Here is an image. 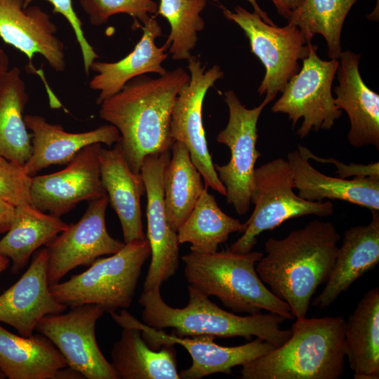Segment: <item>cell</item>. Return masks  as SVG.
Returning <instances> with one entry per match:
<instances>
[{
  "mask_svg": "<svg viewBox=\"0 0 379 379\" xmlns=\"http://www.w3.org/2000/svg\"><path fill=\"white\" fill-rule=\"evenodd\" d=\"M29 96L21 72L10 69L0 90V155L22 168L32 153L23 112Z\"/></svg>",
  "mask_w": 379,
  "mask_h": 379,
  "instance_id": "obj_29",
  "label": "cell"
},
{
  "mask_svg": "<svg viewBox=\"0 0 379 379\" xmlns=\"http://www.w3.org/2000/svg\"><path fill=\"white\" fill-rule=\"evenodd\" d=\"M187 62L190 80L180 90L173 107L171 137L173 142H181L187 147L205 187L225 196L226 189L218 178L208 151L202 117L204 98L224 74L218 65L207 69L195 55H192Z\"/></svg>",
  "mask_w": 379,
  "mask_h": 379,
  "instance_id": "obj_11",
  "label": "cell"
},
{
  "mask_svg": "<svg viewBox=\"0 0 379 379\" xmlns=\"http://www.w3.org/2000/svg\"><path fill=\"white\" fill-rule=\"evenodd\" d=\"M207 0H159L156 15L166 19L171 30L164 44L175 60H188L194 49L198 33L205 23L201 13Z\"/></svg>",
  "mask_w": 379,
  "mask_h": 379,
  "instance_id": "obj_33",
  "label": "cell"
},
{
  "mask_svg": "<svg viewBox=\"0 0 379 379\" xmlns=\"http://www.w3.org/2000/svg\"><path fill=\"white\" fill-rule=\"evenodd\" d=\"M163 174L164 202L167 221L177 232L189 216L206 187L187 147L175 141Z\"/></svg>",
  "mask_w": 379,
  "mask_h": 379,
  "instance_id": "obj_30",
  "label": "cell"
},
{
  "mask_svg": "<svg viewBox=\"0 0 379 379\" xmlns=\"http://www.w3.org/2000/svg\"><path fill=\"white\" fill-rule=\"evenodd\" d=\"M294 188L302 199L313 202L337 199L379 211V178H335L317 171L298 150L287 154Z\"/></svg>",
  "mask_w": 379,
  "mask_h": 379,
  "instance_id": "obj_24",
  "label": "cell"
},
{
  "mask_svg": "<svg viewBox=\"0 0 379 379\" xmlns=\"http://www.w3.org/2000/svg\"><path fill=\"white\" fill-rule=\"evenodd\" d=\"M46 248L37 251L22 277L0 295V322L24 337L33 334L45 316L64 312L67 306L51 295L47 279Z\"/></svg>",
  "mask_w": 379,
  "mask_h": 379,
  "instance_id": "obj_18",
  "label": "cell"
},
{
  "mask_svg": "<svg viewBox=\"0 0 379 379\" xmlns=\"http://www.w3.org/2000/svg\"><path fill=\"white\" fill-rule=\"evenodd\" d=\"M151 255L147 238L125 244L117 253L95 260L82 273L49 286L53 298L67 307L93 304L112 313L130 307L142 267Z\"/></svg>",
  "mask_w": 379,
  "mask_h": 379,
  "instance_id": "obj_6",
  "label": "cell"
},
{
  "mask_svg": "<svg viewBox=\"0 0 379 379\" xmlns=\"http://www.w3.org/2000/svg\"><path fill=\"white\" fill-rule=\"evenodd\" d=\"M360 54L342 51L336 72V106L349 118L347 140L354 147L373 146L379 149V95L368 88L359 72Z\"/></svg>",
  "mask_w": 379,
  "mask_h": 379,
  "instance_id": "obj_19",
  "label": "cell"
},
{
  "mask_svg": "<svg viewBox=\"0 0 379 379\" xmlns=\"http://www.w3.org/2000/svg\"><path fill=\"white\" fill-rule=\"evenodd\" d=\"M274 99L265 95L258 106L248 109L242 105L234 91L225 93L229 118L216 140L229 148L230 159L226 164H214V167L226 189L227 202L239 215H244L250 209L255 165L260 157L256 149L258 121L265 106Z\"/></svg>",
  "mask_w": 379,
  "mask_h": 379,
  "instance_id": "obj_10",
  "label": "cell"
},
{
  "mask_svg": "<svg viewBox=\"0 0 379 379\" xmlns=\"http://www.w3.org/2000/svg\"><path fill=\"white\" fill-rule=\"evenodd\" d=\"M188 302L182 308H174L163 300L160 288L142 291L139 303L142 307V320L156 329L171 328L178 337L208 335L215 338L242 337L261 338L277 347L291 336V329H281L286 320L269 312L240 316L226 311L209 299V296L188 286Z\"/></svg>",
  "mask_w": 379,
  "mask_h": 379,
  "instance_id": "obj_4",
  "label": "cell"
},
{
  "mask_svg": "<svg viewBox=\"0 0 379 379\" xmlns=\"http://www.w3.org/2000/svg\"><path fill=\"white\" fill-rule=\"evenodd\" d=\"M367 225L347 229L338 246L336 258L326 286L312 302L324 309L330 306L350 286L379 262V213L371 211Z\"/></svg>",
  "mask_w": 379,
  "mask_h": 379,
  "instance_id": "obj_21",
  "label": "cell"
},
{
  "mask_svg": "<svg viewBox=\"0 0 379 379\" xmlns=\"http://www.w3.org/2000/svg\"><path fill=\"white\" fill-rule=\"evenodd\" d=\"M171 158L170 150L147 156L140 169L147 196V238L151 248V261L143 291L160 288L175 274L179 267V243L176 232L166 215L163 174Z\"/></svg>",
  "mask_w": 379,
  "mask_h": 379,
  "instance_id": "obj_16",
  "label": "cell"
},
{
  "mask_svg": "<svg viewBox=\"0 0 379 379\" xmlns=\"http://www.w3.org/2000/svg\"><path fill=\"white\" fill-rule=\"evenodd\" d=\"M9 263V258L5 256L0 255V273L4 272L8 267Z\"/></svg>",
  "mask_w": 379,
  "mask_h": 379,
  "instance_id": "obj_42",
  "label": "cell"
},
{
  "mask_svg": "<svg viewBox=\"0 0 379 379\" xmlns=\"http://www.w3.org/2000/svg\"><path fill=\"white\" fill-rule=\"evenodd\" d=\"M122 328L111 351L110 364L117 379H180L175 345L155 350L145 341L140 329Z\"/></svg>",
  "mask_w": 379,
  "mask_h": 379,
  "instance_id": "obj_27",
  "label": "cell"
},
{
  "mask_svg": "<svg viewBox=\"0 0 379 379\" xmlns=\"http://www.w3.org/2000/svg\"><path fill=\"white\" fill-rule=\"evenodd\" d=\"M309 47L302 67L287 83L271 109L274 113L287 114L293 128L302 119L297 131L300 138L307 136L311 131L331 129L343 113L331 92L338 60H322L317 53V46L310 41Z\"/></svg>",
  "mask_w": 379,
  "mask_h": 379,
  "instance_id": "obj_8",
  "label": "cell"
},
{
  "mask_svg": "<svg viewBox=\"0 0 379 379\" xmlns=\"http://www.w3.org/2000/svg\"><path fill=\"white\" fill-rule=\"evenodd\" d=\"M101 143L81 149L62 170L32 177L29 204L60 218L81 201L107 195L102 184L99 152Z\"/></svg>",
  "mask_w": 379,
  "mask_h": 379,
  "instance_id": "obj_15",
  "label": "cell"
},
{
  "mask_svg": "<svg viewBox=\"0 0 379 379\" xmlns=\"http://www.w3.org/2000/svg\"><path fill=\"white\" fill-rule=\"evenodd\" d=\"M304 0H271L278 14L287 20L298 8Z\"/></svg>",
  "mask_w": 379,
  "mask_h": 379,
  "instance_id": "obj_38",
  "label": "cell"
},
{
  "mask_svg": "<svg viewBox=\"0 0 379 379\" xmlns=\"http://www.w3.org/2000/svg\"><path fill=\"white\" fill-rule=\"evenodd\" d=\"M110 314L121 328L140 329L143 339L153 350H158L166 345L182 346L191 356L192 364L180 372V378L201 379L216 373L231 374L233 367L242 366L275 348L271 343L259 338L239 346H221L214 342L215 337L211 335L178 337L173 333L167 334L161 329L146 325L126 310Z\"/></svg>",
  "mask_w": 379,
  "mask_h": 379,
  "instance_id": "obj_12",
  "label": "cell"
},
{
  "mask_svg": "<svg viewBox=\"0 0 379 379\" xmlns=\"http://www.w3.org/2000/svg\"><path fill=\"white\" fill-rule=\"evenodd\" d=\"M107 195L90 201L81 219L46 245L48 254L47 279L55 284L79 266H89L102 255H112L125 245L107 232L105 213Z\"/></svg>",
  "mask_w": 379,
  "mask_h": 379,
  "instance_id": "obj_14",
  "label": "cell"
},
{
  "mask_svg": "<svg viewBox=\"0 0 379 379\" xmlns=\"http://www.w3.org/2000/svg\"><path fill=\"white\" fill-rule=\"evenodd\" d=\"M378 1L379 0H377V5L375 8V9L373 10V11L369 15V17L371 18V19H373V20H377L378 18V15H379V13H378V10H379V7H378Z\"/></svg>",
  "mask_w": 379,
  "mask_h": 379,
  "instance_id": "obj_43",
  "label": "cell"
},
{
  "mask_svg": "<svg viewBox=\"0 0 379 379\" xmlns=\"http://www.w3.org/2000/svg\"><path fill=\"white\" fill-rule=\"evenodd\" d=\"M79 4L95 26L105 24L112 15L124 13L135 20L146 22L149 14L157 13L158 5L154 0H79Z\"/></svg>",
  "mask_w": 379,
  "mask_h": 379,
  "instance_id": "obj_34",
  "label": "cell"
},
{
  "mask_svg": "<svg viewBox=\"0 0 379 379\" xmlns=\"http://www.w3.org/2000/svg\"><path fill=\"white\" fill-rule=\"evenodd\" d=\"M34 0H23L25 8L28 7ZM53 6V12L62 15L69 22L74 33L84 62V71L89 74L91 66L99 56L93 47L86 39L82 29V22L74 10L72 0H45Z\"/></svg>",
  "mask_w": 379,
  "mask_h": 379,
  "instance_id": "obj_36",
  "label": "cell"
},
{
  "mask_svg": "<svg viewBox=\"0 0 379 379\" xmlns=\"http://www.w3.org/2000/svg\"><path fill=\"white\" fill-rule=\"evenodd\" d=\"M253 8L254 12L260 16V18L267 24L274 25L273 21L268 16L267 12L263 11L256 0H247Z\"/></svg>",
  "mask_w": 379,
  "mask_h": 379,
  "instance_id": "obj_41",
  "label": "cell"
},
{
  "mask_svg": "<svg viewBox=\"0 0 379 379\" xmlns=\"http://www.w3.org/2000/svg\"><path fill=\"white\" fill-rule=\"evenodd\" d=\"M300 154L307 159H312L323 164H333L337 168V174L342 178L371 177L379 178V163L367 165L360 164H345L333 158H321L314 155L310 149L302 145L298 146Z\"/></svg>",
  "mask_w": 379,
  "mask_h": 379,
  "instance_id": "obj_37",
  "label": "cell"
},
{
  "mask_svg": "<svg viewBox=\"0 0 379 379\" xmlns=\"http://www.w3.org/2000/svg\"><path fill=\"white\" fill-rule=\"evenodd\" d=\"M5 378H6V376L4 375V374L0 370V379H4Z\"/></svg>",
  "mask_w": 379,
  "mask_h": 379,
  "instance_id": "obj_44",
  "label": "cell"
},
{
  "mask_svg": "<svg viewBox=\"0 0 379 379\" xmlns=\"http://www.w3.org/2000/svg\"><path fill=\"white\" fill-rule=\"evenodd\" d=\"M67 227L60 218L29 204L16 206L11 225L0 240V255L12 261L11 272L18 274L37 248L48 244Z\"/></svg>",
  "mask_w": 379,
  "mask_h": 379,
  "instance_id": "obj_28",
  "label": "cell"
},
{
  "mask_svg": "<svg viewBox=\"0 0 379 379\" xmlns=\"http://www.w3.org/2000/svg\"><path fill=\"white\" fill-rule=\"evenodd\" d=\"M262 255L258 251L238 253L227 248L208 254L190 251L181 258L189 285L209 297L215 296L232 311L253 314L266 310L293 319L288 304L258 275L255 265Z\"/></svg>",
  "mask_w": 379,
  "mask_h": 379,
  "instance_id": "obj_5",
  "label": "cell"
},
{
  "mask_svg": "<svg viewBox=\"0 0 379 379\" xmlns=\"http://www.w3.org/2000/svg\"><path fill=\"white\" fill-rule=\"evenodd\" d=\"M99 160L102 184L119 219L124 243L145 239L140 198L145 188L141 173L131 169L118 142L112 149L102 147Z\"/></svg>",
  "mask_w": 379,
  "mask_h": 379,
  "instance_id": "obj_22",
  "label": "cell"
},
{
  "mask_svg": "<svg viewBox=\"0 0 379 379\" xmlns=\"http://www.w3.org/2000/svg\"><path fill=\"white\" fill-rule=\"evenodd\" d=\"M189 80L181 67L157 78L141 75L100 103L99 116L119 131L118 142L134 173H140L147 156L171 150L173 107Z\"/></svg>",
  "mask_w": 379,
  "mask_h": 379,
  "instance_id": "obj_1",
  "label": "cell"
},
{
  "mask_svg": "<svg viewBox=\"0 0 379 379\" xmlns=\"http://www.w3.org/2000/svg\"><path fill=\"white\" fill-rule=\"evenodd\" d=\"M15 207L0 199V234L7 232L13 222Z\"/></svg>",
  "mask_w": 379,
  "mask_h": 379,
  "instance_id": "obj_39",
  "label": "cell"
},
{
  "mask_svg": "<svg viewBox=\"0 0 379 379\" xmlns=\"http://www.w3.org/2000/svg\"><path fill=\"white\" fill-rule=\"evenodd\" d=\"M342 316L298 319L281 345L241 366V379H338L345 354Z\"/></svg>",
  "mask_w": 379,
  "mask_h": 379,
  "instance_id": "obj_3",
  "label": "cell"
},
{
  "mask_svg": "<svg viewBox=\"0 0 379 379\" xmlns=\"http://www.w3.org/2000/svg\"><path fill=\"white\" fill-rule=\"evenodd\" d=\"M358 0H304L287 20L311 41L316 34L326 40L328 56L338 60L342 53L340 36L345 20Z\"/></svg>",
  "mask_w": 379,
  "mask_h": 379,
  "instance_id": "obj_32",
  "label": "cell"
},
{
  "mask_svg": "<svg viewBox=\"0 0 379 379\" xmlns=\"http://www.w3.org/2000/svg\"><path fill=\"white\" fill-rule=\"evenodd\" d=\"M10 60L5 51L0 47V90L10 70Z\"/></svg>",
  "mask_w": 379,
  "mask_h": 379,
  "instance_id": "obj_40",
  "label": "cell"
},
{
  "mask_svg": "<svg viewBox=\"0 0 379 379\" xmlns=\"http://www.w3.org/2000/svg\"><path fill=\"white\" fill-rule=\"evenodd\" d=\"M212 1H214V2H218V0H211Z\"/></svg>",
  "mask_w": 379,
  "mask_h": 379,
  "instance_id": "obj_45",
  "label": "cell"
},
{
  "mask_svg": "<svg viewBox=\"0 0 379 379\" xmlns=\"http://www.w3.org/2000/svg\"><path fill=\"white\" fill-rule=\"evenodd\" d=\"M68 366L55 345L44 335H17L0 324V370L9 379H55Z\"/></svg>",
  "mask_w": 379,
  "mask_h": 379,
  "instance_id": "obj_25",
  "label": "cell"
},
{
  "mask_svg": "<svg viewBox=\"0 0 379 379\" xmlns=\"http://www.w3.org/2000/svg\"><path fill=\"white\" fill-rule=\"evenodd\" d=\"M104 310L85 304L70 307L67 313L44 317L35 330L58 348L69 367L87 379H117L95 338V324Z\"/></svg>",
  "mask_w": 379,
  "mask_h": 379,
  "instance_id": "obj_13",
  "label": "cell"
},
{
  "mask_svg": "<svg viewBox=\"0 0 379 379\" xmlns=\"http://www.w3.org/2000/svg\"><path fill=\"white\" fill-rule=\"evenodd\" d=\"M27 129L32 131V153L22 167L29 176L53 164H67L84 147L93 143L107 146L119 142L120 134L112 124L82 133H69L60 124L48 123L39 115L24 116Z\"/></svg>",
  "mask_w": 379,
  "mask_h": 379,
  "instance_id": "obj_20",
  "label": "cell"
},
{
  "mask_svg": "<svg viewBox=\"0 0 379 379\" xmlns=\"http://www.w3.org/2000/svg\"><path fill=\"white\" fill-rule=\"evenodd\" d=\"M56 32L50 15L39 6L25 8L23 0H0V37L25 54L29 63L39 54L55 71L65 70V46Z\"/></svg>",
  "mask_w": 379,
  "mask_h": 379,
  "instance_id": "obj_17",
  "label": "cell"
},
{
  "mask_svg": "<svg viewBox=\"0 0 379 379\" xmlns=\"http://www.w3.org/2000/svg\"><path fill=\"white\" fill-rule=\"evenodd\" d=\"M220 7L226 19L241 28L249 41L251 51L265 67L258 93L274 98L300 70L299 60L307 56L310 41L291 24L279 27L266 23L256 13L241 6H236L234 11Z\"/></svg>",
  "mask_w": 379,
  "mask_h": 379,
  "instance_id": "obj_9",
  "label": "cell"
},
{
  "mask_svg": "<svg viewBox=\"0 0 379 379\" xmlns=\"http://www.w3.org/2000/svg\"><path fill=\"white\" fill-rule=\"evenodd\" d=\"M340 239L333 222L316 219L283 239L265 241L266 255L257 262L255 270L296 319L306 317L313 295L327 281Z\"/></svg>",
  "mask_w": 379,
  "mask_h": 379,
  "instance_id": "obj_2",
  "label": "cell"
},
{
  "mask_svg": "<svg viewBox=\"0 0 379 379\" xmlns=\"http://www.w3.org/2000/svg\"><path fill=\"white\" fill-rule=\"evenodd\" d=\"M293 189V175L287 160L277 158L255 168L251 194L254 209L245 222L241 237L229 248L246 253L252 251L262 232L272 230L289 219L333 215L334 207L331 200L309 201L296 194Z\"/></svg>",
  "mask_w": 379,
  "mask_h": 379,
  "instance_id": "obj_7",
  "label": "cell"
},
{
  "mask_svg": "<svg viewBox=\"0 0 379 379\" xmlns=\"http://www.w3.org/2000/svg\"><path fill=\"white\" fill-rule=\"evenodd\" d=\"M245 229V222L225 213L205 187L176 233L179 244L190 243V251L208 254L218 251L219 245L225 242L230 234L243 233Z\"/></svg>",
  "mask_w": 379,
  "mask_h": 379,
  "instance_id": "obj_31",
  "label": "cell"
},
{
  "mask_svg": "<svg viewBox=\"0 0 379 379\" xmlns=\"http://www.w3.org/2000/svg\"><path fill=\"white\" fill-rule=\"evenodd\" d=\"M344 350L354 379L379 378V289L368 291L345 322Z\"/></svg>",
  "mask_w": 379,
  "mask_h": 379,
  "instance_id": "obj_26",
  "label": "cell"
},
{
  "mask_svg": "<svg viewBox=\"0 0 379 379\" xmlns=\"http://www.w3.org/2000/svg\"><path fill=\"white\" fill-rule=\"evenodd\" d=\"M32 176L0 155V199L16 207L29 204Z\"/></svg>",
  "mask_w": 379,
  "mask_h": 379,
  "instance_id": "obj_35",
  "label": "cell"
},
{
  "mask_svg": "<svg viewBox=\"0 0 379 379\" xmlns=\"http://www.w3.org/2000/svg\"><path fill=\"white\" fill-rule=\"evenodd\" d=\"M142 35L134 49L126 57L114 62L94 61L91 69L97 74L89 82V86L99 91L98 105L117 93L131 79L149 73L159 75L167 71L162 66L168 58V48L161 47L155 41L162 34L158 21L150 17L142 27Z\"/></svg>",
  "mask_w": 379,
  "mask_h": 379,
  "instance_id": "obj_23",
  "label": "cell"
}]
</instances>
